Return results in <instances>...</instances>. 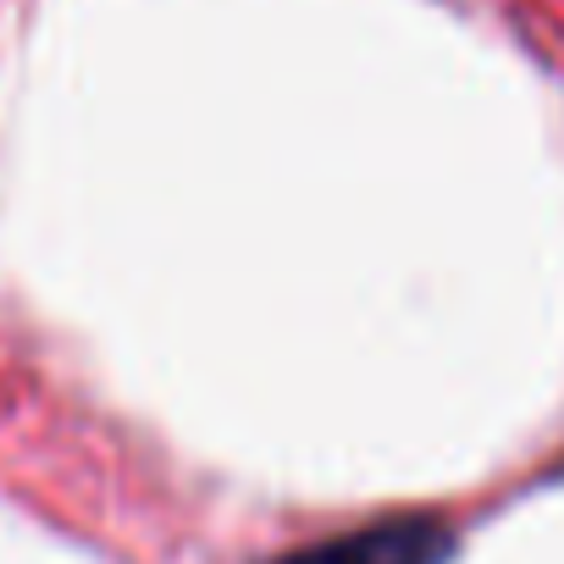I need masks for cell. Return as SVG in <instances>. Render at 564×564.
Listing matches in <instances>:
<instances>
[{
  "mask_svg": "<svg viewBox=\"0 0 564 564\" xmlns=\"http://www.w3.org/2000/svg\"><path fill=\"white\" fill-rule=\"evenodd\" d=\"M454 547V536L437 520H382V525H360L344 536H327L316 547L282 553L276 564H443Z\"/></svg>",
  "mask_w": 564,
  "mask_h": 564,
  "instance_id": "6da1fadb",
  "label": "cell"
}]
</instances>
